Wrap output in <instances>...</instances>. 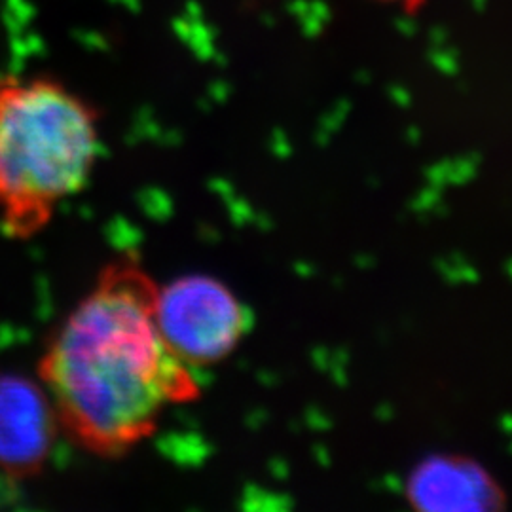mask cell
I'll use <instances>...</instances> for the list:
<instances>
[{
  "label": "cell",
  "instance_id": "1",
  "mask_svg": "<svg viewBox=\"0 0 512 512\" xmlns=\"http://www.w3.org/2000/svg\"><path fill=\"white\" fill-rule=\"evenodd\" d=\"M158 285L118 256L48 340L38 380L59 429L99 458H122L156 431L165 410L194 401V370L156 319Z\"/></svg>",
  "mask_w": 512,
  "mask_h": 512
},
{
  "label": "cell",
  "instance_id": "2",
  "mask_svg": "<svg viewBox=\"0 0 512 512\" xmlns=\"http://www.w3.org/2000/svg\"><path fill=\"white\" fill-rule=\"evenodd\" d=\"M99 114L48 76L0 82V230L40 234L82 192L101 150Z\"/></svg>",
  "mask_w": 512,
  "mask_h": 512
},
{
  "label": "cell",
  "instance_id": "3",
  "mask_svg": "<svg viewBox=\"0 0 512 512\" xmlns=\"http://www.w3.org/2000/svg\"><path fill=\"white\" fill-rule=\"evenodd\" d=\"M156 319L167 346L192 370L228 357L247 330V311L213 277L188 275L158 287Z\"/></svg>",
  "mask_w": 512,
  "mask_h": 512
},
{
  "label": "cell",
  "instance_id": "4",
  "mask_svg": "<svg viewBox=\"0 0 512 512\" xmlns=\"http://www.w3.org/2000/svg\"><path fill=\"white\" fill-rule=\"evenodd\" d=\"M59 423L42 384L0 376V469L12 476L38 473L50 456Z\"/></svg>",
  "mask_w": 512,
  "mask_h": 512
},
{
  "label": "cell",
  "instance_id": "5",
  "mask_svg": "<svg viewBox=\"0 0 512 512\" xmlns=\"http://www.w3.org/2000/svg\"><path fill=\"white\" fill-rule=\"evenodd\" d=\"M408 495L431 511H482L497 507L499 490L473 463L435 458L412 475Z\"/></svg>",
  "mask_w": 512,
  "mask_h": 512
}]
</instances>
